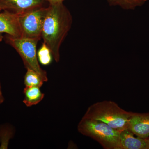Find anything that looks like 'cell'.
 I'll return each mask as SVG.
<instances>
[{
	"mask_svg": "<svg viewBox=\"0 0 149 149\" xmlns=\"http://www.w3.org/2000/svg\"><path fill=\"white\" fill-rule=\"evenodd\" d=\"M72 22V15L63 3L48 7L42 38L56 62L60 61L61 46L71 29Z\"/></svg>",
	"mask_w": 149,
	"mask_h": 149,
	"instance_id": "cell-1",
	"label": "cell"
},
{
	"mask_svg": "<svg viewBox=\"0 0 149 149\" xmlns=\"http://www.w3.org/2000/svg\"><path fill=\"white\" fill-rule=\"evenodd\" d=\"M130 113L115 102L105 100L90 106L82 118L102 121L121 132L128 128Z\"/></svg>",
	"mask_w": 149,
	"mask_h": 149,
	"instance_id": "cell-2",
	"label": "cell"
},
{
	"mask_svg": "<svg viewBox=\"0 0 149 149\" xmlns=\"http://www.w3.org/2000/svg\"><path fill=\"white\" fill-rule=\"evenodd\" d=\"M79 133L98 142L105 149H121L120 131L98 120L82 118L77 126Z\"/></svg>",
	"mask_w": 149,
	"mask_h": 149,
	"instance_id": "cell-3",
	"label": "cell"
},
{
	"mask_svg": "<svg viewBox=\"0 0 149 149\" xmlns=\"http://www.w3.org/2000/svg\"><path fill=\"white\" fill-rule=\"evenodd\" d=\"M4 38L7 43L14 48L21 56L26 69L30 68L35 70L44 82H47V72L41 68L37 58V45L39 40L17 38L7 34Z\"/></svg>",
	"mask_w": 149,
	"mask_h": 149,
	"instance_id": "cell-4",
	"label": "cell"
},
{
	"mask_svg": "<svg viewBox=\"0 0 149 149\" xmlns=\"http://www.w3.org/2000/svg\"><path fill=\"white\" fill-rule=\"evenodd\" d=\"M47 9L48 7H39L19 15V22L22 32L21 38L39 41L41 40Z\"/></svg>",
	"mask_w": 149,
	"mask_h": 149,
	"instance_id": "cell-5",
	"label": "cell"
},
{
	"mask_svg": "<svg viewBox=\"0 0 149 149\" xmlns=\"http://www.w3.org/2000/svg\"><path fill=\"white\" fill-rule=\"evenodd\" d=\"M43 0H0V8L14 14L19 15L32 9L42 6Z\"/></svg>",
	"mask_w": 149,
	"mask_h": 149,
	"instance_id": "cell-6",
	"label": "cell"
},
{
	"mask_svg": "<svg viewBox=\"0 0 149 149\" xmlns=\"http://www.w3.org/2000/svg\"><path fill=\"white\" fill-rule=\"evenodd\" d=\"M134 135L140 138L149 137V112L139 113L131 112L128 128Z\"/></svg>",
	"mask_w": 149,
	"mask_h": 149,
	"instance_id": "cell-7",
	"label": "cell"
},
{
	"mask_svg": "<svg viewBox=\"0 0 149 149\" xmlns=\"http://www.w3.org/2000/svg\"><path fill=\"white\" fill-rule=\"evenodd\" d=\"M0 32L21 38L22 32L18 15L6 11L0 13Z\"/></svg>",
	"mask_w": 149,
	"mask_h": 149,
	"instance_id": "cell-8",
	"label": "cell"
},
{
	"mask_svg": "<svg viewBox=\"0 0 149 149\" xmlns=\"http://www.w3.org/2000/svg\"><path fill=\"white\" fill-rule=\"evenodd\" d=\"M120 141L121 149H147V138L136 136L128 128L120 132Z\"/></svg>",
	"mask_w": 149,
	"mask_h": 149,
	"instance_id": "cell-9",
	"label": "cell"
},
{
	"mask_svg": "<svg viewBox=\"0 0 149 149\" xmlns=\"http://www.w3.org/2000/svg\"><path fill=\"white\" fill-rule=\"evenodd\" d=\"M40 88L37 87H25L23 90L24 98L23 102L26 106L32 107L39 104L44 99L45 94Z\"/></svg>",
	"mask_w": 149,
	"mask_h": 149,
	"instance_id": "cell-10",
	"label": "cell"
},
{
	"mask_svg": "<svg viewBox=\"0 0 149 149\" xmlns=\"http://www.w3.org/2000/svg\"><path fill=\"white\" fill-rule=\"evenodd\" d=\"M14 134L15 129L11 125H0V149H8L9 141L13 138Z\"/></svg>",
	"mask_w": 149,
	"mask_h": 149,
	"instance_id": "cell-11",
	"label": "cell"
},
{
	"mask_svg": "<svg viewBox=\"0 0 149 149\" xmlns=\"http://www.w3.org/2000/svg\"><path fill=\"white\" fill-rule=\"evenodd\" d=\"M109 6L119 7L125 10H132L144 4L145 0H106Z\"/></svg>",
	"mask_w": 149,
	"mask_h": 149,
	"instance_id": "cell-12",
	"label": "cell"
},
{
	"mask_svg": "<svg viewBox=\"0 0 149 149\" xmlns=\"http://www.w3.org/2000/svg\"><path fill=\"white\" fill-rule=\"evenodd\" d=\"M24 83L25 87L41 88L44 82L40 75L35 70L30 68H27V72L24 75Z\"/></svg>",
	"mask_w": 149,
	"mask_h": 149,
	"instance_id": "cell-13",
	"label": "cell"
},
{
	"mask_svg": "<svg viewBox=\"0 0 149 149\" xmlns=\"http://www.w3.org/2000/svg\"><path fill=\"white\" fill-rule=\"evenodd\" d=\"M52 56L50 50L45 43H43L37 53V58L40 63L45 65L50 64L52 61Z\"/></svg>",
	"mask_w": 149,
	"mask_h": 149,
	"instance_id": "cell-14",
	"label": "cell"
},
{
	"mask_svg": "<svg viewBox=\"0 0 149 149\" xmlns=\"http://www.w3.org/2000/svg\"><path fill=\"white\" fill-rule=\"evenodd\" d=\"M51 5H54L60 3H63L65 0H47Z\"/></svg>",
	"mask_w": 149,
	"mask_h": 149,
	"instance_id": "cell-15",
	"label": "cell"
},
{
	"mask_svg": "<svg viewBox=\"0 0 149 149\" xmlns=\"http://www.w3.org/2000/svg\"><path fill=\"white\" fill-rule=\"evenodd\" d=\"M4 101V98L3 95L2 93H0V104Z\"/></svg>",
	"mask_w": 149,
	"mask_h": 149,
	"instance_id": "cell-16",
	"label": "cell"
},
{
	"mask_svg": "<svg viewBox=\"0 0 149 149\" xmlns=\"http://www.w3.org/2000/svg\"><path fill=\"white\" fill-rule=\"evenodd\" d=\"M3 39V36L2 35V33L0 32V42L2 41Z\"/></svg>",
	"mask_w": 149,
	"mask_h": 149,
	"instance_id": "cell-17",
	"label": "cell"
},
{
	"mask_svg": "<svg viewBox=\"0 0 149 149\" xmlns=\"http://www.w3.org/2000/svg\"><path fill=\"white\" fill-rule=\"evenodd\" d=\"M147 149H149V137L147 138Z\"/></svg>",
	"mask_w": 149,
	"mask_h": 149,
	"instance_id": "cell-18",
	"label": "cell"
},
{
	"mask_svg": "<svg viewBox=\"0 0 149 149\" xmlns=\"http://www.w3.org/2000/svg\"><path fill=\"white\" fill-rule=\"evenodd\" d=\"M0 93H2L1 90V83H0Z\"/></svg>",
	"mask_w": 149,
	"mask_h": 149,
	"instance_id": "cell-19",
	"label": "cell"
},
{
	"mask_svg": "<svg viewBox=\"0 0 149 149\" xmlns=\"http://www.w3.org/2000/svg\"><path fill=\"white\" fill-rule=\"evenodd\" d=\"M148 1V0H145V1Z\"/></svg>",
	"mask_w": 149,
	"mask_h": 149,
	"instance_id": "cell-20",
	"label": "cell"
},
{
	"mask_svg": "<svg viewBox=\"0 0 149 149\" xmlns=\"http://www.w3.org/2000/svg\"><path fill=\"white\" fill-rule=\"evenodd\" d=\"M1 8H0V11H1Z\"/></svg>",
	"mask_w": 149,
	"mask_h": 149,
	"instance_id": "cell-21",
	"label": "cell"
}]
</instances>
